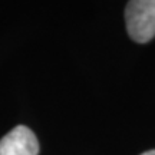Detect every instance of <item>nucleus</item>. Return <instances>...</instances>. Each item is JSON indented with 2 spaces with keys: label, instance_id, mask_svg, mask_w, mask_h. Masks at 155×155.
Instances as JSON below:
<instances>
[{
  "label": "nucleus",
  "instance_id": "obj_1",
  "mask_svg": "<svg viewBox=\"0 0 155 155\" xmlns=\"http://www.w3.org/2000/svg\"><path fill=\"white\" fill-rule=\"evenodd\" d=\"M128 35L137 43H147L155 36V0H132L125 9Z\"/></svg>",
  "mask_w": 155,
  "mask_h": 155
},
{
  "label": "nucleus",
  "instance_id": "obj_2",
  "mask_svg": "<svg viewBox=\"0 0 155 155\" xmlns=\"http://www.w3.org/2000/svg\"><path fill=\"white\" fill-rule=\"evenodd\" d=\"M36 135L25 125H17L0 139V155H38Z\"/></svg>",
  "mask_w": 155,
  "mask_h": 155
},
{
  "label": "nucleus",
  "instance_id": "obj_3",
  "mask_svg": "<svg viewBox=\"0 0 155 155\" xmlns=\"http://www.w3.org/2000/svg\"><path fill=\"white\" fill-rule=\"evenodd\" d=\"M141 155H155V150L147 151V152H144V154H141Z\"/></svg>",
  "mask_w": 155,
  "mask_h": 155
}]
</instances>
